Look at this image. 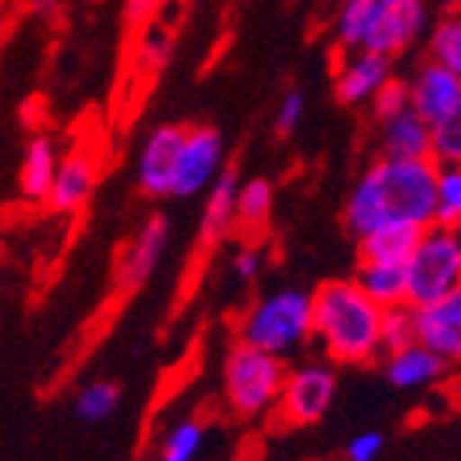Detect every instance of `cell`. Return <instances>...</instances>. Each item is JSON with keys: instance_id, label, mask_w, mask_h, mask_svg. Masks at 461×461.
Listing matches in <instances>:
<instances>
[{"instance_id": "cell-22", "label": "cell", "mask_w": 461, "mask_h": 461, "mask_svg": "<svg viewBox=\"0 0 461 461\" xmlns=\"http://www.w3.org/2000/svg\"><path fill=\"white\" fill-rule=\"evenodd\" d=\"M420 232L413 226H387V230H377L371 236L358 239V255L362 262H393L403 265L413 252V246L420 242Z\"/></svg>"}, {"instance_id": "cell-6", "label": "cell", "mask_w": 461, "mask_h": 461, "mask_svg": "<svg viewBox=\"0 0 461 461\" xmlns=\"http://www.w3.org/2000/svg\"><path fill=\"white\" fill-rule=\"evenodd\" d=\"M336 391L339 375L332 362H303L287 371L275 413L285 426H313L330 413Z\"/></svg>"}, {"instance_id": "cell-1", "label": "cell", "mask_w": 461, "mask_h": 461, "mask_svg": "<svg viewBox=\"0 0 461 461\" xmlns=\"http://www.w3.org/2000/svg\"><path fill=\"white\" fill-rule=\"evenodd\" d=\"M436 223V162L432 158H381L358 175L346 200V226L365 239L387 226L426 230Z\"/></svg>"}, {"instance_id": "cell-17", "label": "cell", "mask_w": 461, "mask_h": 461, "mask_svg": "<svg viewBox=\"0 0 461 461\" xmlns=\"http://www.w3.org/2000/svg\"><path fill=\"white\" fill-rule=\"evenodd\" d=\"M236 168H223L220 177L207 187V203H203V216H200V246H216L236 226Z\"/></svg>"}, {"instance_id": "cell-20", "label": "cell", "mask_w": 461, "mask_h": 461, "mask_svg": "<svg viewBox=\"0 0 461 461\" xmlns=\"http://www.w3.org/2000/svg\"><path fill=\"white\" fill-rule=\"evenodd\" d=\"M123 403V391L116 381H107V377H97V381H87L75 391L71 397V413H75L77 423L85 426H104L110 416L120 410Z\"/></svg>"}, {"instance_id": "cell-5", "label": "cell", "mask_w": 461, "mask_h": 461, "mask_svg": "<svg viewBox=\"0 0 461 461\" xmlns=\"http://www.w3.org/2000/svg\"><path fill=\"white\" fill-rule=\"evenodd\" d=\"M407 271V303L423 307L432 300L446 297L461 285V242L458 232L448 226H426L410 258L403 262Z\"/></svg>"}, {"instance_id": "cell-9", "label": "cell", "mask_w": 461, "mask_h": 461, "mask_svg": "<svg viewBox=\"0 0 461 461\" xmlns=\"http://www.w3.org/2000/svg\"><path fill=\"white\" fill-rule=\"evenodd\" d=\"M171 246V223L165 213H152L146 223L139 226L136 236L130 239L116 258L113 281L120 294H132L146 285L155 275V268L162 265L165 252Z\"/></svg>"}, {"instance_id": "cell-14", "label": "cell", "mask_w": 461, "mask_h": 461, "mask_svg": "<svg viewBox=\"0 0 461 461\" xmlns=\"http://www.w3.org/2000/svg\"><path fill=\"white\" fill-rule=\"evenodd\" d=\"M407 87H410V107L432 126L438 120H446L461 104V81L448 68L432 62V59H426L413 71V77H407Z\"/></svg>"}, {"instance_id": "cell-29", "label": "cell", "mask_w": 461, "mask_h": 461, "mask_svg": "<svg viewBox=\"0 0 461 461\" xmlns=\"http://www.w3.org/2000/svg\"><path fill=\"white\" fill-rule=\"evenodd\" d=\"M432 162H461V104L432 126Z\"/></svg>"}, {"instance_id": "cell-24", "label": "cell", "mask_w": 461, "mask_h": 461, "mask_svg": "<svg viewBox=\"0 0 461 461\" xmlns=\"http://www.w3.org/2000/svg\"><path fill=\"white\" fill-rule=\"evenodd\" d=\"M426 52H429L432 62L448 68L461 81V7L448 10L446 16H438V23L429 30Z\"/></svg>"}, {"instance_id": "cell-11", "label": "cell", "mask_w": 461, "mask_h": 461, "mask_svg": "<svg viewBox=\"0 0 461 461\" xmlns=\"http://www.w3.org/2000/svg\"><path fill=\"white\" fill-rule=\"evenodd\" d=\"M100 177V158L97 152H91L87 146H75L68 152H62L59 158V168H55L52 187L46 194V203L52 213L71 216L77 210L87 207L94 187H97Z\"/></svg>"}, {"instance_id": "cell-8", "label": "cell", "mask_w": 461, "mask_h": 461, "mask_svg": "<svg viewBox=\"0 0 461 461\" xmlns=\"http://www.w3.org/2000/svg\"><path fill=\"white\" fill-rule=\"evenodd\" d=\"M226 168V142L213 126H191L185 130V146L177 158L171 197H200L207 194L220 171Z\"/></svg>"}, {"instance_id": "cell-18", "label": "cell", "mask_w": 461, "mask_h": 461, "mask_svg": "<svg viewBox=\"0 0 461 461\" xmlns=\"http://www.w3.org/2000/svg\"><path fill=\"white\" fill-rule=\"evenodd\" d=\"M59 158H62V149L46 132H36L26 142L23 165H20V191H23L26 200H46L55 168H59Z\"/></svg>"}, {"instance_id": "cell-28", "label": "cell", "mask_w": 461, "mask_h": 461, "mask_svg": "<svg viewBox=\"0 0 461 461\" xmlns=\"http://www.w3.org/2000/svg\"><path fill=\"white\" fill-rule=\"evenodd\" d=\"M416 342V313L410 303H393L384 307L381 316V352H397L403 346Z\"/></svg>"}, {"instance_id": "cell-36", "label": "cell", "mask_w": 461, "mask_h": 461, "mask_svg": "<svg viewBox=\"0 0 461 461\" xmlns=\"http://www.w3.org/2000/svg\"><path fill=\"white\" fill-rule=\"evenodd\" d=\"M455 232H458V242H461V226H458V230H455Z\"/></svg>"}, {"instance_id": "cell-10", "label": "cell", "mask_w": 461, "mask_h": 461, "mask_svg": "<svg viewBox=\"0 0 461 461\" xmlns=\"http://www.w3.org/2000/svg\"><path fill=\"white\" fill-rule=\"evenodd\" d=\"M181 146H185V126L162 123L146 132L136 152V185L146 197H171Z\"/></svg>"}, {"instance_id": "cell-21", "label": "cell", "mask_w": 461, "mask_h": 461, "mask_svg": "<svg viewBox=\"0 0 461 461\" xmlns=\"http://www.w3.org/2000/svg\"><path fill=\"white\" fill-rule=\"evenodd\" d=\"M355 285L362 287L375 303L393 307L407 303V271L393 262H362L355 271Z\"/></svg>"}, {"instance_id": "cell-4", "label": "cell", "mask_w": 461, "mask_h": 461, "mask_svg": "<svg viewBox=\"0 0 461 461\" xmlns=\"http://www.w3.org/2000/svg\"><path fill=\"white\" fill-rule=\"evenodd\" d=\"M285 358L249 346L232 342L223 358V400L226 407L242 420L275 413V403L285 387Z\"/></svg>"}, {"instance_id": "cell-31", "label": "cell", "mask_w": 461, "mask_h": 461, "mask_svg": "<svg viewBox=\"0 0 461 461\" xmlns=\"http://www.w3.org/2000/svg\"><path fill=\"white\" fill-rule=\"evenodd\" d=\"M303 113H307V97H303V91H300V87L285 91V97H281L277 113H275L277 136H291V132H297V126L303 123Z\"/></svg>"}, {"instance_id": "cell-12", "label": "cell", "mask_w": 461, "mask_h": 461, "mask_svg": "<svg viewBox=\"0 0 461 461\" xmlns=\"http://www.w3.org/2000/svg\"><path fill=\"white\" fill-rule=\"evenodd\" d=\"M416 313V342L442 358L452 368L461 365V285L448 291L446 297L413 307Z\"/></svg>"}, {"instance_id": "cell-2", "label": "cell", "mask_w": 461, "mask_h": 461, "mask_svg": "<svg viewBox=\"0 0 461 461\" xmlns=\"http://www.w3.org/2000/svg\"><path fill=\"white\" fill-rule=\"evenodd\" d=\"M381 316L355 277L326 281L313 291V342L332 365H368L381 358Z\"/></svg>"}, {"instance_id": "cell-25", "label": "cell", "mask_w": 461, "mask_h": 461, "mask_svg": "<svg viewBox=\"0 0 461 461\" xmlns=\"http://www.w3.org/2000/svg\"><path fill=\"white\" fill-rule=\"evenodd\" d=\"M436 223L448 230L461 226V162L436 165Z\"/></svg>"}, {"instance_id": "cell-27", "label": "cell", "mask_w": 461, "mask_h": 461, "mask_svg": "<svg viewBox=\"0 0 461 461\" xmlns=\"http://www.w3.org/2000/svg\"><path fill=\"white\" fill-rule=\"evenodd\" d=\"M203 438H207V429H203L200 420H177L165 432L155 461H197L200 448H203Z\"/></svg>"}, {"instance_id": "cell-15", "label": "cell", "mask_w": 461, "mask_h": 461, "mask_svg": "<svg viewBox=\"0 0 461 461\" xmlns=\"http://www.w3.org/2000/svg\"><path fill=\"white\" fill-rule=\"evenodd\" d=\"M375 146L381 158H432V123L413 107L400 110L375 123Z\"/></svg>"}, {"instance_id": "cell-32", "label": "cell", "mask_w": 461, "mask_h": 461, "mask_svg": "<svg viewBox=\"0 0 461 461\" xmlns=\"http://www.w3.org/2000/svg\"><path fill=\"white\" fill-rule=\"evenodd\" d=\"M384 446H387L384 432H377V429L355 432L346 442V461H377L384 455Z\"/></svg>"}, {"instance_id": "cell-23", "label": "cell", "mask_w": 461, "mask_h": 461, "mask_svg": "<svg viewBox=\"0 0 461 461\" xmlns=\"http://www.w3.org/2000/svg\"><path fill=\"white\" fill-rule=\"evenodd\" d=\"M275 210V187L268 177H249L239 181L236 191V226L246 232H262Z\"/></svg>"}, {"instance_id": "cell-34", "label": "cell", "mask_w": 461, "mask_h": 461, "mask_svg": "<svg viewBox=\"0 0 461 461\" xmlns=\"http://www.w3.org/2000/svg\"><path fill=\"white\" fill-rule=\"evenodd\" d=\"M262 271H265V252L258 246H242L232 252V275H236L242 285L258 281Z\"/></svg>"}, {"instance_id": "cell-16", "label": "cell", "mask_w": 461, "mask_h": 461, "mask_svg": "<svg viewBox=\"0 0 461 461\" xmlns=\"http://www.w3.org/2000/svg\"><path fill=\"white\" fill-rule=\"evenodd\" d=\"M381 358H384L387 384L397 387V391H423V387L438 384L448 371V365L432 348H426L423 342L403 346L397 352L381 355Z\"/></svg>"}, {"instance_id": "cell-7", "label": "cell", "mask_w": 461, "mask_h": 461, "mask_svg": "<svg viewBox=\"0 0 461 461\" xmlns=\"http://www.w3.org/2000/svg\"><path fill=\"white\" fill-rule=\"evenodd\" d=\"M426 30H429L426 0H377L362 49L397 59L410 46H416Z\"/></svg>"}, {"instance_id": "cell-26", "label": "cell", "mask_w": 461, "mask_h": 461, "mask_svg": "<svg viewBox=\"0 0 461 461\" xmlns=\"http://www.w3.org/2000/svg\"><path fill=\"white\" fill-rule=\"evenodd\" d=\"M377 0H342L336 14V23H332V36L346 52L352 49H362L365 32H368L371 14H375Z\"/></svg>"}, {"instance_id": "cell-35", "label": "cell", "mask_w": 461, "mask_h": 461, "mask_svg": "<svg viewBox=\"0 0 461 461\" xmlns=\"http://www.w3.org/2000/svg\"><path fill=\"white\" fill-rule=\"evenodd\" d=\"M26 7H30L32 16L46 20V23L59 20V14H62V4H59V0H26Z\"/></svg>"}, {"instance_id": "cell-3", "label": "cell", "mask_w": 461, "mask_h": 461, "mask_svg": "<svg viewBox=\"0 0 461 461\" xmlns=\"http://www.w3.org/2000/svg\"><path fill=\"white\" fill-rule=\"evenodd\" d=\"M313 339V294L281 287L258 297L239 320V342L287 358Z\"/></svg>"}, {"instance_id": "cell-13", "label": "cell", "mask_w": 461, "mask_h": 461, "mask_svg": "<svg viewBox=\"0 0 461 461\" xmlns=\"http://www.w3.org/2000/svg\"><path fill=\"white\" fill-rule=\"evenodd\" d=\"M391 77H393V59H387L381 52H371V49H352L336 71V97L346 107H362V104H371V97Z\"/></svg>"}, {"instance_id": "cell-19", "label": "cell", "mask_w": 461, "mask_h": 461, "mask_svg": "<svg viewBox=\"0 0 461 461\" xmlns=\"http://www.w3.org/2000/svg\"><path fill=\"white\" fill-rule=\"evenodd\" d=\"M136 32H139L136 49H132V65H136V71L142 77L162 75L165 65L171 62V52H175V32H171V23H165V14H162Z\"/></svg>"}, {"instance_id": "cell-30", "label": "cell", "mask_w": 461, "mask_h": 461, "mask_svg": "<svg viewBox=\"0 0 461 461\" xmlns=\"http://www.w3.org/2000/svg\"><path fill=\"white\" fill-rule=\"evenodd\" d=\"M368 107H371V116H375V123H377V120H387V116L400 113V110H407L410 107V87H407V81L393 75L391 81H387V85L381 87L375 97H371Z\"/></svg>"}, {"instance_id": "cell-33", "label": "cell", "mask_w": 461, "mask_h": 461, "mask_svg": "<svg viewBox=\"0 0 461 461\" xmlns=\"http://www.w3.org/2000/svg\"><path fill=\"white\" fill-rule=\"evenodd\" d=\"M171 4L177 0H123V20L130 23V30H142L155 16H162Z\"/></svg>"}]
</instances>
